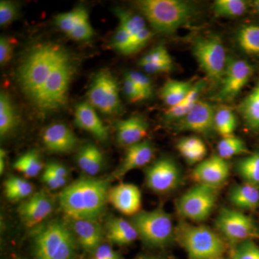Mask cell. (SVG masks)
Masks as SVG:
<instances>
[{"mask_svg":"<svg viewBox=\"0 0 259 259\" xmlns=\"http://www.w3.org/2000/svg\"><path fill=\"white\" fill-rule=\"evenodd\" d=\"M69 51L54 42H44L28 51L19 66L17 80L24 95L32 105L56 66Z\"/></svg>","mask_w":259,"mask_h":259,"instance_id":"1","label":"cell"},{"mask_svg":"<svg viewBox=\"0 0 259 259\" xmlns=\"http://www.w3.org/2000/svg\"><path fill=\"white\" fill-rule=\"evenodd\" d=\"M109 181L81 178L62 190L59 204L71 220L97 221L105 212L108 200Z\"/></svg>","mask_w":259,"mask_h":259,"instance_id":"2","label":"cell"},{"mask_svg":"<svg viewBox=\"0 0 259 259\" xmlns=\"http://www.w3.org/2000/svg\"><path fill=\"white\" fill-rule=\"evenodd\" d=\"M136 5L152 28L165 35L190 24L197 13L193 4L182 0H142Z\"/></svg>","mask_w":259,"mask_h":259,"instance_id":"3","label":"cell"},{"mask_svg":"<svg viewBox=\"0 0 259 259\" xmlns=\"http://www.w3.org/2000/svg\"><path fill=\"white\" fill-rule=\"evenodd\" d=\"M35 259H76L74 233L60 221H51L35 227L32 232Z\"/></svg>","mask_w":259,"mask_h":259,"instance_id":"4","label":"cell"},{"mask_svg":"<svg viewBox=\"0 0 259 259\" xmlns=\"http://www.w3.org/2000/svg\"><path fill=\"white\" fill-rule=\"evenodd\" d=\"M175 240L185 250L189 259H223L226 242L205 226H194L181 221L175 227Z\"/></svg>","mask_w":259,"mask_h":259,"instance_id":"5","label":"cell"},{"mask_svg":"<svg viewBox=\"0 0 259 259\" xmlns=\"http://www.w3.org/2000/svg\"><path fill=\"white\" fill-rule=\"evenodd\" d=\"M76 71V63L71 54L56 66L44 85L33 106L42 114L58 111L67 102L70 84Z\"/></svg>","mask_w":259,"mask_h":259,"instance_id":"6","label":"cell"},{"mask_svg":"<svg viewBox=\"0 0 259 259\" xmlns=\"http://www.w3.org/2000/svg\"><path fill=\"white\" fill-rule=\"evenodd\" d=\"M131 223L141 239L151 246H165L175 240L171 215L163 209L140 211L133 216Z\"/></svg>","mask_w":259,"mask_h":259,"instance_id":"7","label":"cell"},{"mask_svg":"<svg viewBox=\"0 0 259 259\" xmlns=\"http://www.w3.org/2000/svg\"><path fill=\"white\" fill-rule=\"evenodd\" d=\"M192 51L196 60L209 79L221 82L228 59L221 37L209 34L194 40Z\"/></svg>","mask_w":259,"mask_h":259,"instance_id":"8","label":"cell"},{"mask_svg":"<svg viewBox=\"0 0 259 259\" xmlns=\"http://www.w3.org/2000/svg\"><path fill=\"white\" fill-rule=\"evenodd\" d=\"M218 188L197 184L177 199V212L193 222H203L212 214L218 200Z\"/></svg>","mask_w":259,"mask_h":259,"instance_id":"9","label":"cell"},{"mask_svg":"<svg viewBox=\"0 0 259 259\" xmlns=\"http://www.w3.org/2000/svg\"><path fill=\"white\" fill-rule=\"evenodd\" d=\"M215 226L223 238L233 244L259 238V228L253 218L236 209L221 208Z\"/></svg>","mask_w":259,"mask_h":259,"instance_id":"10","label":"cell"},{"mask_svg":"<svg viewBox=\"0 0 259 259\" xmlns=\"http://www.w3.org/2000/svg\"><path fill=\"white\" fill-rule=\"evenodd\" d=\"M88 98L90 105L105 115H115L122 110L118 85L107 70L100 71L95 76Z\"/></svg>","mask_w":259,"mask_h":259,"instance_id":"11","label":"cell"},{"mask_svg":"<svg viewBox=\"0 0 259 259\" xmlns=\"http://www.w3.org/2000/svg\"><path fill=\"white\" fill-rule=\"evenodd\" d=\"M146 185L153 192L166 194L178 188L182 173L175 160L163 157L155 161L145 171Z\"/></svg>","mask_w":259,"mask_h":259,"instance_id":"12","label":"cell"},{"mask_svg":"<svg viewBox=\"0 0 259 259\" xmlns=\"http://www.w3.org/2000/svg\"><path fill=\"white\" fill-rule=\"evenodd\" d=\"M253 73V67L247 61L230 58L221 88L216 95L219 102L228 103L234 100L249 81Z\"/></svg>","mask_w":259,"mask_h":259,"instance_id":"13","label":"cell"},{"mask_svg":"<svg viewBox=\"0 0 259 259\" xmlns=\"http://www.w3.org/2000/svg\"><path fill=\"white\" fill-rule=\"evenodd\" d=\"M215 112L208 102L199 100L185 117L175 122V130L209 136L214 131Z\"/></svg>","mask_w":259,"mask_h":259,"instance_id":"14","label":"cell"},{"mask_svg":"<svg viewBox=\"0 0 259 259\" xmlns=\"http://www.w3.org/2000/svg\"><path fill=\"white\" fill-rule=\"evenodd\" d=\"M229 163L218 155H212L198 163L192 172V178L200 185L218 188L229 178Z\"/></svg>","mask_w":259,"mask_h":259,"instance_id":"15","label":"cell"},{"mask_svg":"<svg viewBox=\"0 0 259 259\" xmlns=\"http://www.w3.org/2000/svg\"><path fill=\"white\" fill-rule=\"evenodd\" d=\"M56 25L61 31L75 40H90L94 35L88 10L76 8L67 13H61L55 18Z\"/></svg>","mask_w":259,"mask_h":259,"instance_id":"16","label":"cell"},{"mask_svg":"<svg viewBox=\"0 0 259 259\" xmlns=\"http://www.w3.org/2000/svg\"><path fill=\"white\" fill-rule=\"evenodd\" d=\"M54 208L52 199L44 191L32 194L19 206L18 211L22 222L34 228L51 214Z\"/></svg>","mask_w":259,"mask_h":259,"instance_id":"17","label":"cell"},{"mask_svg":"<svg viewBox=\"0 0 259 259\" xmlns=\"http://www.w3.org/2000/svg\"><path fill=\"white\" fill-rule=\"evenodd\" d=\"M108 201L122 214L134 216L140 212L142 195L137 186L120 184L110 189Z\"/></svg>","mask_w":259,"mask_h":259,"instance_id":"18","label":"cell"},{"mask_svg":"<svg viewBox=\"0 0 259 259\" xmlns=\"http://www.w3.org/2000/svg\"><path fill=\"white\" fill-rule=\"evenodd\" d=\"M42 142L48 151L55 153H69L76 148L78 139L68 126L53 124L44 131Z\"/></svg>","mask_w":259,"mask_h":259,"instance_id":"19","label":"cell"},{"mask_svg":"<svg viewBox=\"0 0 259 259\" xmlns=\"http://www.w3.org/2000/svg\"><path fill=\"white\" fill-rule=\"evenodd\" d=\"M153 155L154 148L149 141H141L128 146L123 161L116 171L115 176L120 178L132 170L146 166L151 161Z\"/></svg>","mask_w":259,"mask_h":259,"instance_id":"20","label":"cell"},{"mask_svg":"<svg viewBox=\"0 0 259 259\" xmlns=\"http://www.w3.org/2000/svg\"><path fill=\"white\" fill-rule=\"evenodd\" d=\"M117 141L122 146H131L141 142L148 134V124L141 116L135 115L115 124Z\"/></svg>","mask_w":259,"mask_h":259,"instance_id":"21","label":"cell"},{"mask_svg":"<svg viewBox=\"0 0 259 259\" xmlns=\"http://www.w3.org/2000/svg\"><path fill=\"white\" fill-rule=\"evenodd\" d=\"M71 222L74 233L81 247L89 253H95L102 245L104 238L101 226L97 221L85 220H71Z\"/></svg>","mask_w":259,"mask_h":259,"instance_id":"22","label":"cell"},{"mask_svg":"<svg viewBox=\"0 0 259 259\" xmlns=\"http://www.w3.org/2000/svg\"><path fill=\"white\" fill-rule=\"evenodd\" d=\"M75 122L78 127L93 134L100 141H106L108 139L107 127L90 104L82 102L76 107Z\"/></svg>","mask_w":259,"mask_h":259,"instance_id":"23","label":"cell"},{"mask_svg":"<svg viewBox=\"0 0 259 259\" xmlns=\"http://www.w3.org/2000/svg\"><path fill=\"white\" fill-rule=\"evenodd\" d=\"M107 236L112 243L128 245L139 237L134 225L122 218H110L106 223Z\"/></svg>","mask_w":259,"mask_h":259,"instance_id":"24","label":"cell"},{"mask_svg":"<svg viewBox=\"0 0 259 259\" xmlns=\"http://www.w3.org/2000/svg\"><path fill=\"white\" fill-rule=\"evenodd\" d=\"M229 200L237 208L254 210L259 205V187L247 182L233 186Z\"/></svg>","mask_w":259,"mask_h":259,"instance_id":"25","label":"cell"},{"mask_svg":"<svg viewBox=\"0 0 259 259\" xmlns=\"http://www.w3.org/2000/svg\"><path fill=\"white\" fill-rule=\"evenodd\" d=\"M245 125L252 132H259V80L238 107Z\"/></svg>","mask_w":259,"mask_h":259,"instance_id":"26","label":"cell"},{"mask_svg":"<svg viewBox=\"0 0 259 259\" xmlns=\"http://www.w3.org/2000/svg\"><path fill=\"white\" fill-rule=\"evenodd\" d=\"M177 148L182 157L190 165L198 164L207 156V146L204 141L197 136L181 139L177 142Z\"/></svg>","mask_w":259,"mask_h":259,"instance_id":"27","label":"cell"},{"mask_svg":"<svg viewBox=\"0 0 259 259\" xmlns=\"http://www.w3.org/2000/svg\"><path fill=\"white\" fill-rule=\"evenodd\" d=\"M204 85L205 83L203 80H199L194 83L190 93L180 104L174 107H168V110L165 112L166 120L175 122L185 117L199 101V95L202 93Z\"/></svg>","mask_w":259,"mask_h":259,"instance_id":"28","label":"cell"},{"mask_svg":"<svg viewBox=\"0 0 259 259\" xmlns=\"http://www.w3.org/2000/svg\"><path fill=\"white\" fill-rule=\"evenodd\" d=\"M194 84L190 81L168 80L161 90L162 100L169 107L175 106L189 95Z\"/></svg>","mask_w":259,"mask_h":259,"instance_id":"29","label":"cell"},{"mask_svg":"<svg viewBox=\"0 0 259 259\" xmlns=\"http://www.w3.org/2000/svg\"><path fill=\"white\" fill-rule=\"evenodd\" d=\"M18 123V117L14 105L8 94L0 95V136L6 137L11 134Z\"/></svg>","mask_w":259,"mask_h":259,"instance_id":"30","label":"cell"},{"mask_svg":"<svg viewBox=\"0 0 259 259\" xmlns=\"http://www.w3.org/2000/svg\"><path fill=\"white\" fill-rule=\"evenodd\" d=\"M236 171L245 182L259 187V151L237 162Z\"/></svg>","mask_w":259,"mask_h":259,"instance_id":"31","label":"cell"},{"mask_svg":"<svg viewBox=\"0 0 259 259\" xmlns=\"http://www.w3.org/2000/svg\"><path fill=\"white\" fill-rule=\"evenodd\" d=\"M248 3L243 0H217L212 5V11L219 18H238L248 10Z\"/></svg>","mask_w":259,"mask_h":259,"instance_id":"32","label":"cell"},{"mask_svg":"<svg viewBox=\"0 0 259 259\" xmlns=\"http://www.w3.org/2000/svg\"><path fill=\"white\" fill-rule=\"evenodd\" d=\"M4 191L8 200L16 202L28 197L32 193L33 187L28 181L13 176L5 181Z\"/></svg>","mask_w":259,"mask_h":259,"instance_id":"33","label":"cell"},{"mask_svg":"<svg viewBox=\"0 0 259 259\" xmlns=\"http://www.w3.org/2000/svg\"><path fill=\"white\" fill-rule=\"evenodd\" d=\"M238 42L242 50L250 56H259V25H245L238 33Z\"/></svg>","mask_w":259,"mask_h":259,"instance_id":"34","label":"cell"},{"mask_svg":"<svg viewBox=\"0 0 259 259\" xmlns=\"http://www.w3.org/2000/svg\"><path fill=\"white\" fill-rule=\"evenodd\" d=\"M250 151L244 141L235 136L223 138L218 145V155L223 159H229L240 155H249Z\"/></svg>","mask_w":259,"mask_h":259,"instance_id":"35","label":"cell"},{"mask_svg":"<svg viewBox=\"0 0 259 259\" xmlns=\"http://www.w3.org/2000/svg\"><path fill=\"white\" fill-rule=\"evenodd\" d=\"M13 168L27 177H36L42 168L38 153L30 151L20 156L13 163Z\"/></svg>","mask_w":259,"mask_h":259,"instance_id":"36","label":"cell"},{"mask_svg":"<svg viewBox=\"0 0 259 259\" xmlns=\"http://www.w3.org/2000/svg\"><path fill=\"white\" fill-rule=\"evenodd\" d=\"M234 112L228 107H221L214 115V131L223 138L234 136L237 127Z\"/></svg>","mask_w":259,"mask_h":259,"instance_id":"37","label":"cell"},{"mask_svg":"<svg viewBox=\"0 0 259 259\" xmlns=\"http://www.w3.org/2000/svg\"><path fill=\"white\" fill-rule=\"evenodd\" d=\"M115 13L120 20V26L125 29L133 37L146 28L144 16L122 9L116 10Z\"/></svg>","mask_w":259,"mask_h":259,"instance_id":"38","label":"cell"},{"mask_svg":"<svg viewBox=\"0 0 259 259\" xmlns=\"http://www.w3.org/2000/svg\"><path fill=\"white\" fill-rule=\"evenodd\" d=\"M139 64H173V61L166 47L160 45L146 54Z\"/></svg>","mask_w":259,"mask_h":259,"instance_id":"39","label":"cell"},{"mask_svg":"<svg viewBox=\"0 0 259 259\" xmlns=\"http://www.w3.org/2000/svg\"><path fill=\"white\" fill-rule=\"evenodd\" d=\"M132 41V35L121 26H119L112 37V46L114 49L125 55L131 54Z\"/></svg>","mask_w":259,"mask_h":259,"instance_id":"40","label":"cell"},{"mask_svg":"<svg viewBox=\"0 0 259 259\" xmlns=\"http://www.w3.org/2000/svg\"><path fill=\"white\" fill-rule=\"evenodd\" d=\"M231 259H259V248L253 241L236 245Z\"/></svg>","mask_w":259,"mask_h":259,"instance_id":"41","label":"cell"},{"mask_svg":"<svg viewBox=\"0 0 259 259\" xmlns=\"http://www.w3.org/2000/svg\"><path fill=\"white\" fill-rule=\"evenodd\" d=\"M125 75L136 83V86L144 95L145 98L149 99L152 97L153 92L152 82L147 76L143 73L136 71H130L126 73Z\"/></svg>","mask_w":259,"mask_h":259,"instance_id":"42","label":"cell"},{"mask_svg":"<svg viewBox=\"0 0 259 259\" xmlns=\"http://www.w3.org/2000/svg\"><path fill=\"white\" fill-rule=\"evenodd\" d=\"M18 15V8L11 1L0 2V25L5 26L13 22Z\"/></svg>","mask_w":259,"mask_h":259,"instance_id":"43","label":"cell"},{"mask_svg":"<svg viewBox=\"0 0 259 259\" xmlns=\"http://www.w3.org/2000/svg\"><path fill=\"white\" fill-rule=\"evenodd\" d=\"M97 149L98 148L95 145L89 144L85 145L79 150L77 157H76V161H77V164L80 169L82 170L83 172L86 171Z\"/></svg>","mask_w":259,"mask_h":259,"instance_id":"44","label":"cell"},{"mask_svg":"<svg viewBox=\"0 0 259 259\" xmlns=\"http://www.w3.org/2000/svg\"><path fill=\"white\" fill-rule=\"evenodd\" d=\"M123 91L126 98L131 102H138L146 100L144 95L136 86V83L126 75L124 80Z\"/></svg>","mask_w":259,"mask_h":259,"instance_id":"45","label":"cell"},{"mask_svg":"<svg viewBox=\"0 0 259 259\" xmlns=\"http://www.w3.org/2000/svg\"><path fill=\"white\" fill-rule=\"evenodd\" d=\"M153 33L147 28L143 29L133 37L131 54L138 52L146 45L152 37Z\"/></svg>","mask_w":259,"mask_h":259,"instance_id":"46","label":"cell"},{"mask_svg":"<svg viewBox=\"0 0 259 259\" xmlns=\"http://www.w3.org/2000/svg\"><path fill=\"white\" fill-rule=\"evenodd\" d=\"M13 55V45L6 37L0 38V64L2 66L8 64Z\"/></svg>","mask_w":259,"mask_h":259,"instance_id":"47","label":"cell"},{"mask_svg":"<svg viewBox=\"0 0 259 259\" xmlns=\"http://www.w3.org/2000/svg\"><path fill=\"white\" fill-rule=\"evenodd\" d=\"M104 157L102 151L100 149H97L96 153L94 155L92 161L87 168L84 173L89 176H95L97 174L101 171L102 167L103 166Z\"/></svg>","mask_w":259,"mask_h":259,"instance_id":"48","label":"cell"},{"mask_svg":"<svg viewBox=\"0 0 259 259\" xmlns=\"http://www.w3.org/2000/svg\"><path fill=\"white\" fill-rule=\"evenodd\" d=\"M42 181L45 185H47L51 190H57L61 188L66 184V180H62L53 175L46 168L42 175Z\"/></svg>","mask_w":259,"mask_h":259,"instance_id":"49","label":"cell"},{"mask_svg":"<svg viewBox=\"0 0 259 259\" xmlns=\"http://www.w3.org/2000/svg\"><path fill=\"white\" fill-rule=\"evenodd\" d=\"M93 259H121L118 253L109 245L102 244L94 253Z\"/></svg>","mask_w":259,"mask_h":259,"instance_id":"50","label":"cell"},{"mask_svg":"<svg viewBox=\"0 0 259 259\" xmlns=\"http://www.w3.org/2000/svg\"><path fill=\"white\" fill-rule=\"evenodd\" d=\"M146 72L149 74L168 73L173 68V64H139Z\"/></svg>","mask_w":259,"mask_h":259,"instance_id":"51","label":"cell"},{"mask_svg":"<svg viewBox=\"0 0 259 259\" xmlns=\"http://www.w3.org/2000/svg\"><path fill=\"white\" fill-rule=\"evenodd\" d=\"M46 168L51 172L53 175L59 177V178L62 179V180H66L68 176H69L67 169L63 165L56 163V162H51L47 165Z\"/></svg>","mask_w":259,"mask_h":259,"instance_id":"52","label":"cell"},{"mask_svg":"<svg viewBox=\"0 0 259 259\" xmlns=\"http://www.w3.org/2000/svg\"><path fill=\"white\" fill-rule=\"evenodd\" d=\"M5 156H6V152H5L4 149L1 148V150H0V173H1V175L5 171Z\"/></svg>","mask_w":259,"mask_h":259,"instance_id":"53","label":"cell"},{"mask_svg":"<svg viewBox=\"0 0 259 259\" xmlns=\"http://www.w3.org/2000/svg\"><path fill=\"white\" fill-rule=\"evenodd\" d=\"M253 5H254V8L255 10H256L257 13L259 14V0H256L253 3Z\"/></svg>","mask_w":259,"mask_h":259,"instance_id":"54","label":"cell"},{"mask_svg":"<svg viewBox=\"0 0 259 259\" xmlns=\"http://www.w3.org/2000/svg\"><path fill=\"white\" fill-rule=\"evenodd\" d=\"M140 259H165V258H159V257L151 256V257H144V258H141Z\"/></svg>","mask_w":259,"mask_h":259,"instance_id":"55","label":"cell"}]
</instances>
